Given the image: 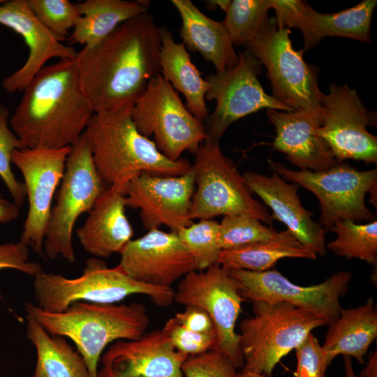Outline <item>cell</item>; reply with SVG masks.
Segmentation results:
<instances>
[{
    "mask_svg": "<svg viewBox=\"0 0 377 377\" xmlns=\"http://www.w3.org/2000/svg\"><path fill=\"white\" fill-rule=\"evenodd\" d=\"M344 377H359L353 369L352 359L348 356H343Z\"/></svg>",
    "mask_w": 377,
    "mask_h": 377,
    "instance_id": "cell-45",
    "label": "cell"
},
{
    "mask_svg": "<svg viewBox=\"0 0 377 377\" xmlns=\"http://www.w3.org/2000/svg\"><path fill=\"white\" fill-rule=\"evenodd\" d=\"M291 31L270 17L259 34L244 47L267 69L272 96L291 110L319 108L323 93L318 86V69L306 64L303 52L294 49Z\"/></svg>",
    "mask_w": 377,
    "mask_h": 377,
    "instance_id": "cell-9",
    "label": "cell"
},
{
    "mask_svg": "<svg viewBox=\"0 0 377 377\" xmlns=\"http://www.w3.org/2000/svg\"><path fill=\"white\" fill-rule=\"evenodd\" d=\"M51 209L43 242L44 258L75 260L73 230L78 217L89 212L107 188L94 166L84 133L71 145L65 172Z\"/></svg>",
    "mask_w": 377,
    "mask_h": 377,
    "instance_id": "cell-8",
    "label": "cell"
},
{
    "mask_svg": "<svg viewBox=\"0 0 377 377\" xmlns=\"http://www.w3.org/2000/svg\"><path fill=\"white\" fill-rule=\"evenodd\" d=\"M171 3L181 17L179 34L186 50L200 53L216 71L237 65L238 54L222 22L205 15L191 0H172Z\"/></svg>",
    "mask_w": 377,
    "mask_h": 377,
    "instance_id": "cell-25",
    "label": "cell"
},
{
    "mask_svg": "<svg viewBox=\"0 0 377 377\" xmlns=\"http://www.w3.org/2000/svg\"><path fill=\"white\" fill-rule=\"evenodd\" d=\"M320 105L323 121L316 133L327 142L336 160L376 164L377 137L367 129L374 119L357 91L347 84H330Z\"/></svg>",
    "mask_w": 377,
    "mask_h": 377,
    "instance_id": "cell-15",
    "label": "cell"
},
{
    "mask_svg": "<svg viewBox=\"0 0 377 377\" xmlns=\"http://www.w3.org/2000/svg\"><path fill=\"white\" fill-rule=\"evenodd\" d=\"M132 108L94 113L84 132L104 184L126 187L142 172L179 176L188 172L191 165L186 159H169L138 131L131 118Z\"/></svg>",
    "mask_w": 377,
    "mask_h": 377,
    "instance_id": "cell-3",
    "label": "cell"
},
{
    "mask_svg": "<svg viewBox=\"0 0 377 377\" xmlns=\"http://www.w3.org/2000/svg\"><path fill=\"white\" fill-rule=\"evenodd\" d=\"M124 189L125 186L121 185L108 187L76 231L82 248L96 258H105L119 253L133 235L125 214Z\"/></svg>",
    "mask_w": 377,
    "mask_h": 377,
    "instance_id": "cell-24",
    "label": "cell"
},
{
    "mask_svg": "<svg viewBox=\"0 0 377 377\" xmlns=\"http://www.w3.org/2000/svg\"><path fill=\"white\" fill-rule=\"evenodd\" d=\"M337 238L326 244V249L335 255L357 258L376 265L377 262V220L365 224L345 219L337 222L330 229Z\"/></svg>",
    "mask_w": 377,
    "mask_h": 377,
    "instance_id": "cell-31",
    "label": "cell"
},
{
    "mask_svg": "<svg viewBox=\"0 0 377 377\" xmlns=\"http://www.w3.org/2000/svg\"><path fill=\"white\" fill-rule=\"evenodd\" d=\"M0 24L20 35L29 49L24 64L3 80V88L8 93L23 91L49 59L77 56V52L64 45L59 36L39 21L26 0H0Z\"/></svg>",
    "mask_w": 377,
    "mask_h": 377,
    "instance_id": "cell-21",
    "label": "cell"
},
{
    "mask_svg": "<svg viewBox=\"0 0 377 377\" xmlns=\"http://www.w3.org/2000/svg\"><path fill=\"white\" fill-rule=\"evenodd\" d=\"M219 223L214 220L201 219L177 232L191 254L197 270L202 271L217 263L221 249L218 242Z\"/></svg>",
    "mask_w": 377,
    "mask_h": 377,
    "instance_id": "cell-34",
    "label": "cell"
},
{
    "mask_svg": "<svg viewBox=\"0 0 377 377\" xmlns=\"http://www.w3.org/2000/svg\"><path fill=\"white\" fill-rule=\"evenodd\" d=\"M262 66L245 49L238 53L235 66L205 77L209 84L205 100L216 102L214 110L205 120L207 140L219 141L232 123L260 110L293 111L265 91L258 80Z\"/></svg>",
    "mask_w": 377,
    "mask_h": 377,
    "instance_id": "cell-12",
    "label": "cell"
},
{
    "mask_svg": "<svg viewBox=\"0 0 377 377\" xmlns=\"http://www.w3.org/2000/svg\"><path fill=\"white\" fill-rule=\"evenodd\" d=\"M244 300L236 280L216 263L206 269L186 274L175 291L174 302L204 309L211 317L217 337V349L238 369L244 357L235 325Z\"/></svg>",
    "mask_w": 377,
    "mask_h": 377,
    "instance_id": "cell-13",
    "label": "cell"
},
{
    "mask_svg": "<svg viewBox=\"0 0 377 377\" xmlns=\"http://www.w3.org/2000/svg\"><path fill=\"white\" fill-rule=\"evenodd\" d=\"M23 92L9 124L26 148L71 147L95 113L80 88L77 57L45 66Z\"/></svg>",
    "mask_w": 377,
    "mask_h": 377,
    "instance_id": "cell-2",
    "label": "cell"
},
{
    "mask_svg": "<svg viewBox=\"0 0 377 377\" xmlns=\"http://www.w3.org/2000/svg\"><path fill=\"white\" fill-rule=\"evenodd\" d=\"M39 21L62 40L74 28L80 15L75 6L68 0H26Z\"/></svg>",
    "mask_w": 377,
    "mask_h": 377,
    "instance_id": "cell-36",
    "label": "cell"
},
{
    "mask_svg": "<svg viewBox=\"0 0 377 377\" xmlns=\"http://www.w3.org/2000/svg\"><path fill=\"white\" fill-rule=\"evenodd\" d=\"M9 109L0 103V177L14 203L20 207L27 197L26 188L12 171L11 158L15 150L26 147L9 126Z\"/></svg>",
    "mask_w": 377,
    "mask_h": 377,
    "instance_id": "cell-35",
    "label": "cell"
},
{
    "mask_svg": "<svg viewBox=\"0 0 377 377\" xmlns=\"http://www.w3.org/2000/svg\"><path fill=\"white\" fill-rule=\"evenodd\" d=\"M207 7L209 10L220 8L226 10L230 3V0H209L207 1Z\"/></svg>",
    "mask_w": 377,
    "mask_h": 377,
    "instance_id": "cell-44",
    "label": "cell"
},
{
    "mask_svg": "<svg viewBox=\"0 0 377 377\" xmlns=\"http://www.w3.org/2000/svg\"><path fill=\"white\" fill-rule=\"evenodd\" d=\"M243 177L252 193L258 195L272 210V219L283 223L298 241L321 256L326 255L327 231L312 219L313 215L302 205L299 185L288 183L276 172L267 176L245 172Z\"/></svg>",
    "mask_w": 377,
    "mask_h": 377,
    "instance_id": "cell-23",
    "label": "cell"
},
{
    "mask_svg": "<svg viewBox=\"0 0 377 377\" xmlns=\"http://www.w3.org/2000/svg\"><path fill=\"white\" fill-rule=\"evenodd\" d=\"M20 212V207L7 200L0 193V225L17 219Z\"/></svg>",
    "mask_w": 377,
    "mask_h": 377,
    "instance_id": "cell-42",
    "label": "cell"
},
{
    "mask_svg": "<svg viewBox=\"0 0 377 377\" xmlns=\"http://www.w3.org/2000/svg\"><path fill=\"white\" fill-rule=\"evenodd\" d=\"M160 74L184 96L186 108L203 124L209 114L205 100L209 84L191 61L185 45L175 42L171 31L165 27H160Z\"/></svg>",
    "mask_w": 377,
    "mask_h": 377,
    "instance_id": "cell-26",
    "label": "cell"
},
{
    "mask_svg": "<svg viewBox=\"0 0 377 377\" xmlns=\"http://www.w3.org/2000/svg\"><path fill=\"white\" fill-rule=\"evenodd\" d=\"M272 0H233L225 10L223 27L235 45L245 46L269 20Z\"/></svg>",
    "mask_w": 377,
    "mask_h": 377,
    "instance_id": "cell-32",
    "label": "cell"
},
{
    "mask_svg": "<svg viewBox=\"0 0 377 377\" xmlns=\"http://www.w3.org/2000/svg\"><path fill=\"white\" fill-rule=\"evenodd\" d=\"M34 293L37 306L60 313L77 302L115 304L134 294L145 295L158 306L167 307L174 302L175 290L140 283L119 265L109 268L104 260L94 257L86 260L78 277L43 270L34 276Z\"/></svg>",
    "mask_w": 377,
    "mask_h": 377,
    "instance_id": "cell-5",
    "label": "cell"
},
{
    "mask_svg": "<svg viewBox=\"0 0 377 377\" xmlns=\"http://www.w3.org/2000/svg\"><path fill=\"white\" fill-rule=\"evenodd\" d=\"M237 369L232 360L217 349L189 355L182 366L184 377H237Z\"/></svg>",
    "mask_w": 377,
    "mask_h": 377,
    "instance_id": "cell-37",
    "label": "cell"
},
{
    "mask_svg": "<svg viewBox=\"0 0 377 377\" xmlns=\"http://www.w3.org/2000/svg\"><path fill=\"white\" fill-rule=\"evenodd\" d=\"M359 377H377V352L375 350L369 356L366 366Z\"/></svg>",
    "mask_w": 377,
    "mask_h": 377,
    "instance_id": "cell-43",
    "label": "cell"
},
{
    "mask_svg": "<svg viewBox=\"0 0 377 377\" xmlns=\"http://www.w3.org/2000/svg\"><path fill=\"white\" fill-rule=\"evenodd\" d=\"M27 323V337L37 354L31 377H90L83 357L64 337L50 335L29 315Z\"/></svg>",
    "mask_w": 377,
    "mask_h": 377,
    "instance_id": "cell-30",
    "label": "cell"
},
{
    "mask_svg": "<svg viewBox=\"0 0 377 377\" xmlns=\"http://www.w3.org/2000/svg\"><path fill=\"white\" fill-rule=\"evenodd\" d=\"M377 337V309L369 297L359 306L341 309L330 325L322 346L328 365L339 355L354 357L360 364Z\"/></svg>",
    "mask_w": 377,
    "mask_h": 377,
    "instance_id": "cell-27",
    "label": "cell"
},
{
    "mask_svg": "<svg viewBox=\"0 0 377 377\" xmlns=\"http://www.w3.org/2000/svg\"><path fill=\"white\" fill-rule=\"evenodd\" d=\"M138 131L153 136L158 150L172 161L185 151L192 153L208 138L205 128L186 108L170 84L158 73L131 110Z\"/></svg>",
    "mask_w": 377,
    "mask_h": 377,
    "instance_id": "cell-10",
    "label": "cell"
},
{
    "mask_svg": "<svg viewBox=\"0 0 377 377\" xmlns=\"http://www.w3.org/2000/svg\"><path fill=\"white\" fill-rule=\"evenodd\" d=\"M195 190L191 168L179 176L142 172L124 189L126 207L140 209L143 228L149 230L166 226L177 232L192 223L190 209Z\"/></svg>",
    "mask_w": 377,
    "mask_h": 377,
    "instance_id": "cell-17",
    "label": "cell"
},
{
    "mask_svg": "<svg viewBox=\"0 0 377 377\" xmlns=\"http://www.w3.org/2000/svg\"><path fill=\"white\" fill-rule=\"evenodd\" d=\"M276 136L273 149L286 154L288 161L300 170H327L339 163L327 142L317 133L321 126V106L283 112L266 110Z\"/></svg>",
    "mask_w": 377,
    "mask_h": 377,
    "instance_id": "cell-22",
    "label": "cell"
},
{
    "mask_svg": "<svg viewBox=\"0 0 377 377\" xmlns=\"http://www.w3.org/2000/svg\"><path fill=\"white\" fill-rule=\"evenodd\" d=\"M27 315L52 336L70 339L83 357L90 377L98 376L102 353L112 342L140 339L150 319L144 304H96L77 302L60 313H50L31 302Z\"/></svg>",
    "mask_w": 377,
    "mask_h": 377,
    "instance_id": "cell-4",
    "label": "cell"
},
{
    "mask_svg": "<svg viewBox=\"0 0 377 377\" xmlns=\"http://www.w3.org/2000/svg\"><path fill=\"white\" fill-rule=\"evenodd\" d=\"M281 232L251 216L226 215L219 223L218 242L221 250H228L276 238Z\"/></svg>",
    "mask_w": 377,
    "mask_h": 377,
    "instance_id": "cell-33",
    "label": "cell"
},
{
    "mask_svg": "<svg viewBox=\"0 0 377 377\" xmlns=\"http://www.w3.org/2000/svg\"><path fill=\"white\" fill-rule=\"evenodd\" d=\"M175 348L189 355H195L215 349L216 332L198 333L184 327L175 317L170 318L162 328Z\"/></svg>",
    "mask_w": 377,
    "mask_h": 377,
    "instance_id": "cell-38",
    "label": "cell"
},
{
    "mask_svg": "<svg viewBox=\"0 0 377 377\" xmlns=\"http://www.w3.org/2000/svg\"><path fill=\"white\" fill-rule=\"evenodd\" d=\"M160 27L147 12L77 52L80 88L95 113L132 108L160 73Z\"/></svg>",
    "mask_w": 377,
    "mask_h": 377,
    "instance_id": "cell-1",
    "label": "cell"
},
{
    "mask_svg": "<svg viewBox=\"0 0 377 377\" xmlns=\"http://www.w3.org/2000/svg\"><path fill=\"white\" fill-rule=\"evenodd\" d=\"M175 317L184 327L191 331L198 333L216 332L211 317L200 307L186 306L184 311L176 313Z\"/></svg>",
    "mask_w": 377,
    "mask_h": 377,
    "instance_id": "cell-41",
    "label": "cell"
},
{
    "mask_svg": "<svg viewBox=\"0 0 377 377\" xmlns=\"http://www.w3.org/2000/svg\"><path fill=\"white\" fill-rule=\"evenodd\" d=\"M269 168L316 196L321 211L318 223L326 231L345 219H376L365 203L367 193L376 186V168L359 170L342 162L327 170L313 172L294 170L281 163L269 161Z\"/></svg>",
    "mask_w": 377,
    "mask_h": 377,
    "instance_id": "cell-11",
    "label": "cell"
},
{
    "mask_svg": "<svg viewBox=\"0 0 377 377\" xmlns=\"http://www.w3.org/2000/svg\"><path fill=\"white\" fill-rule=\"evenodd\" d=\"M277 25L296 28L303 36V53L327 36H339L369 43L370 25L376 0H364L335 13H321L302 0H272Z\"/></svg>",
    "mask_w": 377,
    "mask_h": 377,
    "instance_id": "cell-19",
    "label": "cell"
},
{
    "mask_svg": "<svg viewBox=\"0 0 377 377\" xmlns=\"http://www.w3.org/2000/svg\"><path fill=\"white\" fill-rule=\"evenodd\" d=\"M295 350L297 357L295 377H325L329 365L322 346L312 333Z\"/></svg>",
    "mask_w": 377,
    "mask_h": 377,
    "instance_id": "cell-39",
    "label": "cell"
},
{
    "mask_svg": "<svg viewBox=\"0 0 377 377\" xmlns=\"http://www.w3.org/2000/svg\"><path fill=\"white\" fill-rule=\"evenodd\" d=\"M119 254V265L126 274L149 286L172 288L179 278L197 270L191 254L177 233L158 228L131 239Z\"/></svg>",
    "mask_w": 377,
    "mask_h": 377,
    "instance_id": "cell-18",
    "label": "cell"
},
{
    "mask_svg": "<svg viewBox=\"0 0 377 377\" xmlns=\"http://www.w3.org/2000/svg\"><path fill=\"white\" fill-rule=\"evenodd\" d=\"M75 6L80 17L68 40L84 47L94 45L121 23L147 12L138 1L125 0H87Z\"/></svg>",
    "mask_w": 377,
    "mask_h": 377,
    "instance_id": "cell-28",
    "label": "cell"
},
{
    "mask_svg": "<svg viewBox=\"0 0 377 377\" xmlns=\"http://www.w3.org/2000/svg\"><path fill=\"white\" fill-rule=\"evenodd\" d=\"M195 176L190 219H210L220 215L244 214L269 226L273 219L252 192L233 162L221 151L219 141L206 140L195 153Z\"/></svg>",
    "mask_w": 377,
    "mask_h": 377,
    "instance_id": "cell-7",
    "label": "cell"
},
{
    "mask_svg": "<svg viewBox=\"0 0 377 377\" xmlns=\"http://www.w3.org/2000/svg\"><path fill=\"white\" fill-rule=\"evenodd\" d=\"M29 258V247L20 241L0 244V269H17L34 277L43 268Z\"/></svg>",
    "mask_w": 377,
    "mask_h": 377,
    "instance_id": "cell-40",
    "label": "cell"
},
{
    "mask_svg": "<svg viewBox=\"0 0 377 377\" xmlns=\"http://www.w3.org/2000/svg\"><path fill=\"white\" fill-rule=\"evenodd\" d=\"M71 147L24 148L15 150L12 154V163L22 174L29 202L20 241L43 257L53 197L63 178Z\"/></svg>",
    "mask_w": 377,
    "mask_h": 377,
    "instance_id": "cell-16",
    "label": "cell"
},
{
    "mask_svg": "<svg viewBox=\"0 0 377 377\" xmlns=\"http://www.w3.org/2000/svg\"><path fill=\"white\" fill-rule=\"evenodd\" d=\"M284 258L316 260L317 255L286 230L272 239L222 250L217 263L226 269L263 272Z\"/></svg>",
    "mask_w": 377,
    "mask_h": 377,
    "instance_id": "cell-29",
    "label": "cell"
},
{
    "mask_svg": "<svg viewBox=\"0 0 377 377\" xmlns=\"http://www.w3.org/2000/svg\"><path fill=\"white\" fill-rule=\"evenodd\" d=\"M188 355L178 351L163 329L135 340H118L101 357L98 377H184Z\"/></svg>",
    "mask_w": 377,
    "mask_h": 377,
    "instance_id": "cell-20",
    "label": "cell"
},
{
    "mask_svg": "<svg viewBox=\"0 0 377 377\" xmlns=\"http://www.w3.org/2000/svg\"><path fill=\"white\" fill-rule=\"evenodd\" d=\"M237 377H265L258 374L251 372L245 369H242L240 372L237 373Z\"/></svg>",
    "mask_w": 377,
    "mask_h": 377,
    "instance_id": "cell-46",
    "label": "cell"
},
{
    "mask_svg": "<svg viewBox=\"0 0 377 377\" xmlns=\"http://www.w3.org/2000/svg\"><path fill=\"white\" fill-rule=\"evenodd\" d=\"M253 316L242 320L239 343L242 369L269 377L279 361L314 329L326 325L320 317L286 302L258 301Z\"/></svg>",
    "mask_w": 377,
    "mask_h": 377,
    "instance_id": "cell-6",
    "label": "cell"
},
{
    "mask_svg": "<svg viewBox=\"0 0 377 377\" xmlns=\"http://www.w3.org/2000/svg\"><path fill=\"white\" fill-rule=\"evenodd\" d=\"M228 271L237 282L244 300L286 302L316 314L328 325L339 316L342 309L340 298L348 291L353 275L350 272L341 271L319 284L302 286L292 283L276 269Z\"/></svg>",
    "mask_w": 377,
    "mask_h": 377,
    "instance_id": "cell-14",
    "label": "cell"
}]
</instances>
